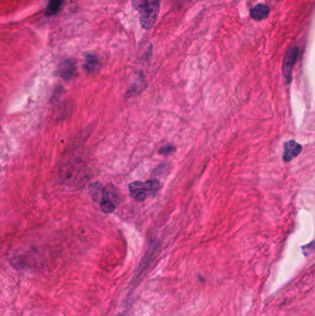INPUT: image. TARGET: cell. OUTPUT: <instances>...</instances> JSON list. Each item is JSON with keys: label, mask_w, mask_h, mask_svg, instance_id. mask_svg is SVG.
I'll return each instance as SVG.
<instances>
[{"label": "cell", "mask_w": 315, "mask_h": 316, "mask_svg": "<svg viewBox=\"0 0 315 316\" xmlns=\"http://www.w3.org/2000/svg\"><path fill=\"white\" fill-rule=\"evenodd\" d=\"M146 86H147V84H146L144 78H143V76L140 75L134 81L133 84H132V86L130 87L129 91L127 92L126 96L127 97H132V96H139L141 93H143V90L146 88Z\"/></svg>", "instance_id": "obj_8"}, {"label": "cell", "mask_w": 315, "mask_h": 316, "mask_svg": "<svg viewBox=\"0 0 315 316\" xmlns=\"http://www.w3.org/2000/svg\"><path fill=\"white\" fill-rule=\"evenodd\" d=\"M298 54H299L298 48L291 47V48L287 49L286 55L284 57L282 72H283V76H284V80H285L286 84H289L291 82L292 71H293V67L296 63Z\"/></svg>", "instance_id": "obj_3"}, {"label": "cell", "mask_w": 315, "mask_h": 316, "mask_svg": "<svg viewBox=\"0 0 315 316\" xmlns=\"http://www.w3.org/2000/svg\"><path fill=\"white\" fill-rule=\"evenodd\" d=\"M89 193L94 201L101 205L105 198V188L100 182H93L89 185Z\"/></svg>", "instance_id": "obj_6"}, {"label": "cell", "mask_w": 315, "mask_h": 316, "mask_svg": "<svg viewBox=\"0 0 315 316\" xmlns=\"http://www.w3.org/2000/svg\"><path fill=\"white\" fill-rule=\"evenodd\" d=\"M270 8L267 5L264 4H258V5L253 7V9L250 11L251 17L253 19L260 21L266 19L269 14H270Z\"/></svg>", "instance_id": "obj_7"}, {"label": "cell", "mask_w": 315, "mask_h": 316, "mask_svg": "<svg viewBox=\"0 0 315 316\" xmlns=\"http://www.w3.org/2000/svg\"><path fill=\"white\" fill-rule=\"evenodd\" d=\"M302 146L298 144L296 141L290 140L284 144V153H283V160L285 162L291 161L293 158L297 157L301 153Z\"/></svg>", "instance_id": "obj_4"}, {"label": "cell", "mask_w": 315, "mask_h": 316, "mask_svg": "<svg viewBox=\"0 0 315 316\" xmlns=\"http://www.w3.org/2000/svg\"><path fill=\"white\" fill-rule=\"evenodd\" d=\"M61 6H62L61 0H49V3L46 10V15L53 16V15L57 14L61 9Z\"/></svg>", "instance_id": "obj_10"}, {"label": "cell", "mask_w": 315, "mask_h": 316, "mask_svg": "<svg viewBox=\"0 0 315 316\" xmlns=\"http://www.w3.org/2000/svg\"><path fill=\"white\" fill-rule=\"evenodd\" d=\"M174 151H175L174 146H172L170 144H167V145L163 146L162 148L159 149V153L167 156V155H169V154L174 153Z\"/></svg>", "instance_id": "obj_12"}, {"label": "cell", "mask_w": 315, "mask_h": 316, "mask_svg": "<svg viewBox=\"0 0 315 316\" xmlns=\"http://www.w3.org/2000/svg\"><path fill=\"white\" fill-rule=\"evenodd\" d=\"M167 168V166L166 164H165V165H161V166H159V167L153 171V174H154V175H162V173L166 171V168Z\"/></svg>", "instance_id": "obj_13"}, {"label": "cell", "mask_w": 315, "mask_h": 316, "mask_svg": "<svg viewBox=\"0 0 315 316\" xmlns=\"http://www.w3.org/2000/svg\"><path fill=\"white\" fill-rule=\"evenodd\" d=\"M76 72L75 62L72 59H65L59 64L58 66V75L62 78L65 81H70L73 78Z\"/></svg>", "instance_id": "obj_5"}, {"label": "cell", "mask_w": 315, "mask_h": 316, "mask_svg": "<svg viewBox=\"0 0 315 316\" xmlns=\"http://www.w3.org/2000/svg\"><path fill=\"white\" fill-rule=\"evenodd\" d=\"M116 204L112 201H110L108 199H105L104 201H102L101 204V209L102 211L105 213V214H110V213H113L116 210Z\"/></svg>", "instance_id": "obj_11"}, {"label": "cell", "mask_w": 315, "mask_h": 316, "mask_svg": "<svg viewBox=\"0 0 315 316\" xmlns=\"http://www.w3.org/2000/svg\"><path fill=\"white\" fill-rule=\"evenodd\" d=\"M161 182L158 179H151L146 182H131L129 185L130 195L136 201H143L150 195H155L161 189Z\"/></svg>", "instance_id": "obj_2"}, {"label": "cell", "mask_w": 315, "mask_h": 316, "mask_svg": "<svg viewBox=\"0 0 315 316\" xmlns=\"http://www.w3.org/2000/svg\"><path fill=\"white\" fill-rule=\"evenodd\" d=\"M100 66L99 59L96 55L88 54L85 56V63H84V70L89 73H95L97 72L98 67Z\"/></svg>", "instance_id": "obj_9"}, {"label": "cell", "mask_w": 315, "mask_h": 316, "mask_svg": "<svg viewBox=\"0 0 315 316\" xmlns=\"http://www.w3.org/2000/svg\"><path fill=\"white\" fill-rule=\"evenodd\" d=\"M131 4L140 14V20L143 28L151 29L158 19L160 0H131Z\"/></svg>", "instance_id": "obj_1"}]
</instances>
